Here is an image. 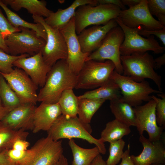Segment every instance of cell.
Returning <instances> with one entry per match:
<instances>
[{"mask_svg": "<svg viewBox=\"0 0 165 165\" xmlns=\"http://www.w3.org/2000/svg\"><path fill=\"white\" fill-rule=\"evenodd\" d=\"M121 1L125 6H127L130 8L138 4L141 0H121Z\"/></svg>", "mask_w": 165, "mask_h": 165, "instance_id": "cell-45", "label": "cell"}, {"mask_svg": "<svg viewBox=\"0 0 165 165\" xmlns=\"http://www.w3.org/2000/svg\"><path fill=\"white\" fill-rule=\"evenodd\" d=\"M90 165H106L105 161L99 154L93 160Z\"/></svg>", "mask_w": 165, "mask_h": 165, "instance_id": "cell-46", "label": "cell"}, {"mask_svg": "<svg viewBox=\"0 0 165 165\" xmlns=\"http://www.w3.org/2000/svg\"><path fill=\"white\" fill-rule=\"evenodd\" d=\"M115 20L124 35V41L119 49L121 56L129 55L135 53H144L148 51H153L156 54L164 52L165 47L160 45L154 36L144 38L138 33L142 28L139 27L134 28H129L123 23L119 16Z\"/></svg>", "mask_w": 165, "mask_h": 165, "instance_id": "cell-6", "label": "cell"}, {"mask_svg": "<svg viewBox=\"0 0 165 165\" xmlns=\"http://www.w3.org/2000/svg\"><path fill=\"white\" fill-rule=\"evenodd\" d=\"M156 102L151 99L144 105L134 108L136 118V126L140 135L144 131L148 135V139L154 142L161 139L164 128L157 124L156 113Z\"/></svg>", "mask_w": 165, "mask_h": 165, "instance_id": "cell-12", "label": "cell"}, {"mask_svg": "<svg viewBox=\"0 0 165 165\" xmlns=\"http://www.w3.org/2000/svg\"><path fill=\"white\" fill-rule=\"evenodd\" d=\"M121 10L110 4L81 5L75 11L74 15L76 33L79 34L87 27L91 25H103L119 16Z\"/></svg>", "mask_w": 165, "mask_h": 165, "instance_id": "cell-4", "label": "cell"}, {"mask_svg": "<svg viewBox=\"0 0 165 165\" xmlns=\"http://www.w3.org/2000/svg\"><path fill=\"white\" fill-rule=\"evenodd\" d=\"M110 79L118 86L122 100L134 107L141 105L144 101H149L152 99L151 94L163 93L154 89L145 80L140 82H136L118 73L115 70Z\"/></svg>", "mask_w": 165, "mask_h": 165, "instance_id": "cell-5", "label": "cell"}, {"mask_svg": "<svg viewBox=\"0 0 165 165\" xmlns=\"http://www.w3.org/2000/svg\"><path fill=\"white\" fill-rule=\"evenodd\" d=\"M20 31L19 28H16L10 24L0 9V33L4 39L12 33Z\"/></svg>", "mask_w": 165, "mask_h": 165, "instance_id": "cell-37", "label": "cell"}, {"mask_svg": "<svg viewBox=\"0 0 165 165\" xmlns=\"http://www.w3.org/2000/svg\"><path fill=\"white\" fill-rule=\"evenodd\" d=\"M120 60L123 75L138 82L150 79L155 83L158 90L162 92V77L155 71L154 59L152 55L148 52L135 53L121 56Z\"/></svg>", "mask_w": 165, "mask_h": 165, "instance_id": "cell-3", "label": "cell"}, {"mask_svg": "<svg viewBox=\"0 0 165 165\" xmlns=\"http://www.w3.org/2000/svg\"><path fill=\"white\" fill-rule=\"evenodd\" d=\"M140 35L147 37L151 35H155L162 42L163 45L165 46V27L159 30H147L142 28L138 32Z\"/></svg>", "mask_w": 165, "mask_h": 165, "instance_id": "cell-38", "label": "cell"}, {"mask_svg": "<svg viewBox=\"0 0 165 165\" xmlns=\"http://www.w3.org/2000/svg\"><path fill=\"white\" fill-rule=\"evenodd\" d=\"M11 110L3 105L0 98V122Z\"/></svg>", "mask_w": 165, "mask_h": 165, "instance_id": "cell-44", "label": "cell"}, {"mask_svg": "<svg viewBox=\"0 0 165 165\" xmlns=\"http://www.w3.org/2000/svg\"><path fill=\"white\" fill-rule=\"evenodd\" d=\"M6 150L0 153V165H14L9 160L6 155Z\"/></svg>", "mask_w": 165, "mask_h": 165, "instance_id": "cell-42", "label": "cell"}, {"mask_svg": "<svg viewBox=\"0 0 165 165\" xmlns=\"http://www.w3.org/2000/svg\"><path fill=\"white\" fill-rule=\"evenodd\" d=\"M0 73L15 92L22 104L36 105L38 101V87L22 69L16 67L8 74Z\"/></svg>", "mask_w": 165, "mask_h": 165, "instance_id": "cell-14", "label": "cell"}, {"mask_svg": "<svg viewBox=\"0 0 165 165\" xmlns=\"http://www.w3.org/2000/svg\"><path fill=\"white\" fill-rule=\"evenodd\" d=\"M72 89L64 90L58 101L62 115L70 118L77 117L79 99Z\"/></svg>", "mask_w": 165, "mask_h": 165, "instance_id": "cell-29", "label": "cell"}, {"mask_svg": "<svg viewBox=\"0 0 165 165\" xmlns=\"http://www.w3.org/2000/svg\"><path fill=\"white\" fill-rule=\"evenodd\" d=\"M0 98L3 105L11 110L22 104L0 73Z\"/></svg>", "mask_w": 165, "mask_h": 165, "instance_id": "cell-31", "label": "cell"}, {"mask_svg": "<svg viewBox=\"0 0 165 165\" xmlns=\"http://www.w3.org/2000/svg\"><path fill=\"white\" fill-rule=\"evenodd\" d=\"M6 6L9 5L14 10L17 11L22 8L26 9L32 15L45 17L50 16L53 12L46 7V2L38 0H1Z\"/></svg>", "mask_w": 165, "mask_h": 165, "instance_id": "cell-22", "label": "cell"}, {"mask_svg": "<svg viewBox=\"0 0 165 165\" xmlns=\"http://www.w3.org/2000/svg\"><path fill=\"white\" fill-rule=\"evenodd\" d=\"M150 165H165V164L155 163L152 164Z\"/></svg>", "mask_w": 165, "mask_h": 165, "instance_id": "cell-49", "label": "cell"}, {"mask_svg": "<svg viewBox=\"0 0 165 165\" xmlns=\"http://www.w3.org/2000/svg\"><path fill=\"white\" fill-rule=\"evenodd\" d=\"M7 156L14 165H24L30 159L32 155L31 149L20 151L12 148L6 150Z\"/></svg>", "mask_w": 165, "mask_h": 165, "instance_id": "cell-33", "label": "cell"}, {"mask_svg": "<svg viewBox=\"0 0 165 165\" xmlns=\"http://www.w3.org/2000/svg\"><path fill=\"white\" fill-rule=\"evenodd\" d=\"M130 153V145L129 144L127 149L124 152L121 162L119 165H135L131 159Z\"/></svg>", "mask_w": 165, "mask_h": 165, "instance_id": "cell-40", "label": "cell"}, {"mask_svg": "<svg viewBox=\"0 0 165 165\" xmlns=\"http://www.w3.org/2000/svg\"><path fill=\"white\" fill-rule=\"evenodd\" d=\"M160 97L151 95V99L156 102V113L157 123L160 127H165V94L164 93L157 94Z\"/></svg>", "mask_w": 165, "mask_h": 165, "instance_id": "cell-36", "label": "cell"}, {"mask_svg": "<svg viewBox=\"0 0 165 165\" xmlns=\"http://www.w3.org/2000/svg\"><path fill=\"white\" fill-rule=\"evenodd\" d=\"M115 19L103 25H94L83 30L77 35L82 52L91 53L97 49L108 33L118 26Z\"/></svg>", "mask_w": 165, "mask_h": 165, "instance_id": "cell-17", "label": "cell"}, {"mask_svg": "<svg viewBox=\"0 0 165 165\" xmlns=\"http://www.w3.org/2000/svg\"><path fill=\"white\" fill-rule=\"evenodd\" d=\"M155 63V70H156L161 68V66L164 65L165 64V53L160 56L154 59Z\"/></svg>", "mask_w": 165, "mask_h": 165, "instance_id": "cell-43", "label": "cell"}, {"mask_svg": "<svg viewBox=\"0 0 165 165\" xmlns=\"http://www.w3.org/2000/svg\"><path fill=\"white\" fill-rule=\"evenodd\" d=\"M124 39V34L121 28L119 25L113 28L107 34L99 47L91 53L85 61H110L115 66V70L122 75L123 71L119 49Z\"/></svg>", "mask_w": 165, "mask_h": 165, "instance_id": "cell-8", "label": "cell"}, {"mask_svg": "<svg viewBox=\"0 0 165 165\" xmlns=\"http://www.w3.org/2000/svg\"><path fill=\"white\" fill-rule=\"evenodd\" d=\"M0 6L3 9L7 16V19L14 27L19 28L21 27L32 30L35 31L37 35L44 39L46 41L47 34L46 30L41 24L28 22L21 18L18 14L11 10L7 6L0 0Z\"/></svg>", "mask_w": 165, "mask_h": 165, "instance_id": "cell-27", "label": "cell"}, {"mask_svg": "<svg viewBox=\"0 0 165 165\" xmlns=\"http://www.w3.org/2000/svg\"><path fill=\"white\" fill-rule=\"evenodd\" d=\"M61 114L58 102L51 104L41 102L38 107H36L34 112L33 133H36L40 130L47 131Z\"/></svg>", "mask_w": 165, "mask_h": 165, "instance_id": "cell-20", "label": "cell"}, {"mask_svg": "<svg viewBox=\"0 0 165 165\" xmlns=\"http://www.w3.org/2000/svg\"><path fill=\"white\" fill-rule=\"evenodd\" d=\"M31 149L32 155L24 165H55L63 155L62 141H54L48 135L39 139Z\"/></svg>", "mask_w": 165, "mask_h": 165, "instance_id": "cell-11", "label": "cell"}, {"mask_svg": "<svg viewBox=\"0 0 165 165\" xmlns=\"http://www.w3.org/2000/svg\"><path fill=\"white\" fill-rule=\"evenodd\" d=\"M147 5L151 14L156 16L158 21L165 26V0H147Z\"/></svg>", "mask_w": 165, "mask_h": 165, "instance_id": "cell-35", "label": "cell"}, {"mask_svg": "<svg viewBox=\"0 0 165 165\" xmlns=\"http://www.w3.org/2000/svg\"><path fill=\"white\" fill-rule=\"evenodd\" d=\"M32 17L34 22L42 25L46 33V43L41 50L45 63L51 67L59 60H66L68 57L67 45L60 30L49 26L42 17L34 15Z\"/></svg>", "mask_w": 165, "mask_h": 165, "instance_id": "cell-10", "label": "cell"}, {"mask_svg": "<svg viewBox=\"0 0 165 165\" xmlns=\"http://www.w3.org/2000/svg\"><path fill=\"white\" fill-rule=\"evenodd\" d=\"M59 30L67 45V63L71 71L78 75L90 53H84L82 50L75 31L74 16L65 27Z\"/></svg>", "mask_w": 165, "mask_h": 165, "instance_id": "cell-15", "label": "cell"}, {"mask_svg": "<svg viewBox=\"0 0 165 165\" xmlns=\"http://www.w3.org/2000/svg\"><path fill=\"white\" fill-rule=\"evenodd\" d=\"M29 145L30 143L26 139L18 138L14 142L12 148L20 151L26 150Z\"/></svg>", "mask_w": 165, "mask_h": 165, "instance_id": "cell-39", "label": "cell"}, {"mask_svg": "<svg viewBox=\"0 0 165 165\" xmlns=\"http://www.w3.org/2000/svg\"><path fill=\"white\" fill-rule=\"evenodd\" d=\"M13 64L23 70L37 86L42 87L51 67L45 62L41 51L30 57L20 58L15 61Z\"/></svg>", "mask_w": 165, "mask_h": 165, "instance_id": "cell-16", "label": "cell"}, {"mask_svg": "<svg viewBox=\"0 0 165 165\" xmlns=\"http://www.w3.org/2000/svg\"><path fill=\"white\" fill-rule=\"evenodd\" d=\"M115 66L109 60L104 62L86 61L78 74L76 89H92L106 82L115 70Z\"/></svg>", "mask_w": 165, "mask_h": 165, "instance_id": "cell-7", "label": "cell"}, {"mask_svg": "<svg viewBox=\"0 0 165 165\" xmlns=\"http://www.w3.org/2000/svg\"><path fill=\"white\" fill-rule=\"evenodd\" d=\"M139 140L143 148L142 151L138 156H130L135 165L165 163V148L161 139L152 142L141 135Z\"/></svg>", "mask_w": 165, "mask_h": 165, "instance_id": "cell-18", "label": "cell"}, {"mask_svg": "<svg viewBox=\"0 0 165 165\" xmlns=\"http://www.w3.org/2000/svg\"><path fill=\"white\" fill-rule=\"evenodd\" d=\"M111 111L116 119L129 126H136V118L134 108L124 101L122 97L110 101Z\"/></svg>", "mask_w": 165, "mask_h": 165, "instance_id": "cell-24", "label": "cell"}, {"mask_svg": "<svg viewBox=\"0 0 165 165\" xmlns=\"http://www.w3.org/2000/svg\"><path fill=\"white\" fill-rule=\"evenodd\" d=\"M119 17L124 24L131 28L142 26L145 29L152 30L161 29L165 27L150 13L148 7L147 0H141L135 6L121 10Z\"/></svg>", "mask_w": 165, "mask_h": 165, "instance_id": "cell-13", "label": "cell"}, {"mask_svg": "<svg viewBox=\"0 0 165 165\" xmlns=\"http://www.w3.org/2000/svg\"><path fill=\"white\" fill-rule=\"evenodd\" d=\"M86 4L94 6L99 5L98 0H75L68 7L59 9L53 12L49 16L44 19L49 26L60 30L65 27L74 16L76 9L79 6Z\"/></svg>", "mask_w": 165, "mask_h": 165, "instance_id": "cell-21", "label": "cell"}, {"mask_svg": "<svg viewBox=\"0 0 165 165\" xmlns=\"http://www.w3.org/2000/svg\"><path fill=\"white\" fill-rule=\"evenodd\" d=\"M99 4H110L119 7L121 10L126 9L125 6L122 2L121 0H98Z\"/></svg>", "mask_w": 165, "mask_h": 165, "instance_id": "cell-41", "label": "cell"}, {"mask_svg": "<svg viewBox=\"0 0 165 165\" xmlns=\"http://www.w3.org/2000/svg\"><path fill=\"white\" fill-rule=\"evenodd\" d=\"M125 141L122 139L110 143L109 155L105 161L106 165H116L121 160L123 154Z\"/></svg>", "mask_w": 165, "mask_h": 165, "instance_id": "cell-32", "label": "cell"}, {"mask_svg": "<svg viewBox=\"0 0 165 165\" xmlns=\"http://www.w3.org/2000/svg\"><path fill=\"white\" fill-rule=\"evenodd\" d=\"M19 28L20 32L12 33L4 39L9 54L13 56L27 54L32 56L41 51L46 41L32 30Z\"/></svg>", "mask_w": 165, "mask_h": 165, "instance_id": "cell-9", "label": "cell"}, {"mask_svg": "<svg viewBox=\"0 0 165 165\" xmlns=\"http://www.w3.org/2000/svg\"><path fill=\"white\" fill-rule=\"evenodd\" d=\"M77 77L69 68L66 60L57 61L47 74L45 84L38 94V101L57 103L64 90L75 88Z\"/></svg>", "mask_w": 165, "mask_h": 165, "instance_id": "cell-1", "label": "cell"}, {"mask_svg": "<svg viewBox=\"0 0 165 165\" xmlns=\"http://www.w3.org/2000/svg\"><path fill=\"white\" fill-rule=\"evenodd\" d=\"M105 101L88 98L79 99L78 117L83 122L90 123L94 114Z\"/></svg>", "mask_w": 165, "mask_h": 165, "instance_id": "cell-30", "label": "cell"}, {"mask_svg": "<svg viewBox=\"0 0 165 165\" xmlns=\"http://www.w3.org/2000/svg\"><path fill=\"white\" fill-rule=\"evenodd\" d=\"M68 145L72 150L73 160L71 165H90L100 152L96 146L91 148H82L73 139L69 140Z\"/></svg>", "mask_w": 165, "mask_h": 165, "instance_id": "cell-25", "label": "cell"}, {"mask_svg": "<svg viewBox=\"0 0 165 165\" xmlns=\"http://www.w3.org/2000/svg\"><path fill=\"white\" fill-rule=\"evenodd\" d=\"M130 126L116 119L107 123L101 133L100 139L109 143L122 139L131 132Z\"/></svg>", "mask_w": 165, "mask_h": 165, "instance_id": "cell-26", "label": "cell"}, {"mask_svg": "<svg viewBox=\"0 0 165 165\" xmlns=\"http://www.w3.org/2000/svg\"><path fill=\"white\" fill-rule=\"evenodd\" d=\"M27 54L17 56H13L6 53L0 49V72L4 74H8L13 70V63L17 60L23 57H29Z\"/></svg>", "mask_w": 165, "mask_h": 165, "instance_id": "cell-34", "label": "cell"}, {"mask_svg": "<svg viewBox=\"0 0 165 165\" xmlns=\"http://www.w3.org/2000/svg\"><path fill=\"white\" fill-rule=\"evenodd\" d=\"M55 165H68L67 158L63 155H62L57 162Z\"/></svg>", "mask_w": 165, "mask_h": 165, "instance_id": "cell-48", "label": "cell"}, {"mask_svg": "<svg viewBox=\"0 0 165 165\" xmlns=\"http://www.w3.org/2000/svg\"><path fill=\"white\" fill-rule=\"evenodd\" d=\"M121 97L120 90L118 86L110 79L105 84L97 88L86 91L78 96L79 99L88 98L110 101Z\"/></svg>", "mask_w": 165, "mask_h": 165, "instance_id": "cell-23", "label": "cell"}, {"mask_svg": "<svg viewBox=\"0 0 165 165\" xmlns=\"http://www.w3.org/2000/svg\"><path fill=\"white\" fill-rule=\"evenodd\" d=\"M36 107L33 104H22L10 111L1 121L13 130H32L33 115Z\"/></svg>", "mask_w": 165, "mask_h": 165, "instance_id": "cell-19", "label": "cell"}, {"mask_svg": "<svg viewBox=\"0 0 165 165\" xmlns=\"http://www.w3.org/2000/svg\"><path fill=\"white\" fill-rule=\"evenodd\" d=\"M29 133L23 129L15 130L0 122V153L12 148L14 142L18 138L26 139Z\"/></svg>", "mask_w": 165, "mask_h": 165, "instance_id": "cell-28", "label": "cell"}, {"mask_svg": "<svg viewBox=\"0 0 165 165\" xmlns=\"http://www.w3.org/2000/svg\"><path fill=\"white\" fill-rule=\"evenodd\" d=\"M47 132L48 135L54 141L64 138L81 139L95 145L98 148L100 154H106L104 143L100 138L94 137L91 135L92 130L90 123L83 122L78 117L70 118L61 114Z\"/></svg>", "mask_w": 165, "mask_h": 165, "instance_id": "cell-2", "label": "cell"}, {"mask_svg": "<svg viewBox=\"0 0 165 165\" xmlns=\"http://www.w3.org/2000/svg\"><path fill=\"white\" fill-rule=\"evenodd\" d=\"M0 49L2 50L6 53L9 54L8 48L6 44L5 39L0 33Z\"/></svg>", "mask_w": 165, "mask_h": 165, "instance_id": "cell-47", "label": "cell"}]
</instances>
